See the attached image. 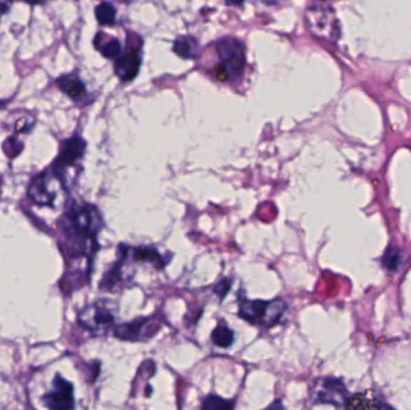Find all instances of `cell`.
Returning <instances> with one entry per match:
<instances>
[{
    "instance_id": "4fadbf2b",
    "label": "cell",
    "mask_w": 411,
    "mask_h": 410,
    "mask_svg": "<svg viewBox=\"0 0 411 410\" xmlns=\"http://www.w3.org/2000/svg\"><path fill=\"white\" fill-rule=\"evenodd\" d=\"M95 47L107 59H116L122 53V45L116 38H109L105 34H98L94 40Z\"/></svg>"
},
{
    "instance_id": "52a82bcc",
    "label": "cell",
    "mask_w": 411,
    "mask_h": 410,
    "mask_svg": "<svg viewBox=\"0 0 411 410\" xmlns=\"http://www.w3.org/2000/svg\"><path fill=\"white\" fill-rule=\"evenodd\" d=\"M43 401L50 409H72L75 407L74 385L57 374L51 387L43 395Z\"/></svg>"
},
{
    "instance_id": "5bb4252c",
    "label": "cell",
    "mask_w": 411,
    "mask_h": 410,
    "mask_svg": "<svg viewBox=\"0 0 411 410\" xmlns=\"http://www.w3.org/2000/svg\"><path fill=\"white\" fill-rule=\"evenodd\" d=\"M173 51L177 56L185 59H195L199 57V43L193 36H180L173 43Z\"/></svg>"
},
{
    "instance_id": "44dd1931",
    "label": "cell",
    "mask_w": 411,
    "mask_h": 410,
    "mask_svg": "<svg viewBox=\"0 0 411 410\" xmlns=\"http://www.w3.org/2000/svg\"><path fill=\"white\" fill-rule=\"evenodd\" d=\"M230 288H231V281L230 279H224V281H220L217 286H215V294H217L220 299H222L224 296H226L227 292L230 290Z\"/></svg>"
},
{
    "instance_id": "d6986e66",
    "label": "cell",
    "mask_w": 411,
    "mask_h": 410,
    "mask_svg": "<svg viewBox=\"0 0 411 410\" xmlns=\"http://www.w3.org/2000/svg\"><path fill=\"white\" fill-rule=\"evenodd\" d=\"M235 406L233 402L222 400L218 396H208L202 402L204 409H224V408H232Z\"/></svg>"
},
{
    "instance_id": "8fae6325",
    "label": "cell",
    "mask_w": 411,
    "mask_h": 410,
    "mask_svg": "<svg viewBox=\"0 0 411 410\" xmlns=\"http://www.w3.org/2000/svg\"><path fill=\"white\" fill-rule=\"evenodd\" d=\"M141 67V56L135 48L120 53L114 62V72L123 82L133 81Z\"/></svg>"
},
{
    "instance_id": "603a6c76",
    "label": "cell",
    "mask_w": 411,
    "mask_h": 410,
    "mask_svg": "<svg viewBox=\"0 0 411 410\" xmlns=\"http://www.w3.org/2000/svg\"><path fill=\"white\" fill-rule=\"evenodd\" d=\"M25 3H28L30 5H36V4H41L43 1H46V0H23Z\"/></svg>"
},
{
    "instance_id": "7a4b0ae2",
    "label": "cell",
    "mask_w": 411,
    "mask_h": 410,
    "mask_svg": "<svg viewBox=\"0 0 411 410\" xmlns=\"http://www.w3.org/2000/svg\"><path fill=\"white\" fill-rule=\"evenodd\" d=\"M286 310V302L280 299L271 301L241 299L238 301L240 318L264 329H270L279 324Z\"/></svg>"
},
{
    "instance_id": "ac0fdd59",
    "label": "cell",
    "mask_w": 411,
    "mask_h": 410,
    "mask_svg": "<svg viewBox=\"0 0 411 410\" xmlns=\"http://www.w3.org/2000/svg\"><path fill=\"white\" fill-rule=\"evenodd\" d=\"M402 255H401V252L396 248H390L388 249V252L385 253V257L383 259V263L385 268L390 270V271H393V270H396V268L399 266V263H401V258Z\"/></svg>"
},
{
    "instance_id": "ffe728a7",
    "label": "cell",
    "mask_w": 411,
    "mask_h": 410,
    "mask_svg": "<svg viewBox=\"0 0 411 410\" xmlns=\"http://www.w3.org/2000/svg\"><path fill=\"white\" fill-rule=\"evenodd\" d=\"M3 148H4L5 153L8 154V157L14 158L16 155H19V153H21L22 148H23V144L19 142V140L16 138H9L5 141Z\"/></svg>"
},
{
    "instance_id": "9c48e42d",
    "label": "cell",
    "mask_w": 411,
    "mask_h": 410,
    "mask_svg": "<svg viewBox=\"0 0 411 410\" xmlns=\"http://www.w3.org/2000/svg\"><path fill=\"white\" fill-rule=\"evenodd\" d=\"M345 387L339 380L335 379H319L314 382L312 389L313 402L317 403H332L339 406L344 402Z\"/></svg>"
},
{
    "instance_id": "6da1fadb",
    "label": "cell",
    "mask_w": 411,
    "mask_h": 410,
    "mask_svg": "<svg viewBox=\"0 0 411 410\" xmlns=\"http://www.w3.org/2000/svg\"><path fill=\"white\" fill-rule=\"evenodd\" d=\"M103 228L99 210L89 204L76 205L61 222L65 236V248L70 258H85L96 252V236Z\"/></svg>"
},
{
    "instance_id": "8992f818",
    "label": "cell",
    "mask_w": 411,
    "mask_h": 410,
    "mask_svg": "<svg viewBox=\"0 0 411 410\" xmlns=\"http://www.w3.org/2000/svg\"><path fill=\"white\" fill-rule=\"evenodd\" d=\"M161 327L158 316L138 318V319L118 325L114 327V336L122 341L146 342L151 339Z\"/></svg>"
},
{
    "instance_id": "d4e9b609",
    "label": "cell",
    "mask_w": 411,
    "mask_h": 410,
    "mask_svg": "<svg viewBox=\"0 0 411 410\" xmlns=\"http://www.w3.org/2000/svg\"><path fill=\"white\" fill-rule=\"evenodd\" d=\"M3 106H4V102H1V101H0V109H3Z\"/></svg>"
},
{
    "instance_id": "7402d4cb",
    "label": "cell",
    "mask_w": 411,
    "mask_h": 410,
    "mask_svg": "<svg viewBox=\"0 0 411 410\" xmlns=\"http://www.w3.org/2000/svg\"><path fill=\"white\" fill-rule=\"evenodd\" d=\"M12 0H0V19L9 11Z\"/></svg>"
},
{
    "instance_id": "30bf717a",
    "label": "cell",
    "mask_w": 411,
    "mask_h": 410,
    "mask_svg": "<svg viewBox=\"0 0 411 410\" xmlns=\"http://www.w3.org/2000/svg\"><path fill=\"white\" fill-rule=\"evenodd\" d=\"M308 23L313 32L320 38L335 39L338 33L337 19L332 10L325 8H314L308 12Z\"/></svg>"
},
{
    "instance_id": "9a60e30c",
    "label": "cell",
    "mask_w": 411,
    "mask_h": 410,
    "mask_svg": "<svg viewBox=\"0 0 411 410\" xmlns=\"http://www.w3.org/2000/svg\"><path fill=\"white\" fill-rule=\"evenodd\" d=\"M211 339L213 344H215L219 348H229L235 342V332L229 327L226 323H220L213 330Z\"/></svg>"
},
{
    "instance_id": "e0dca14e",
    "label": "cell",
    "mask_w": 411,
    "mask_h": 410,
    "mask_svg": "<svg viewBox=\"0 0 411 410\" xmlns=\"http://www.w3.org/2000/svg\"><path fill=\"white\" fill-rule=\"evenodd\" d=\"M381 404H379L377 402L370 401L369 398L363 396V395H356V396L350 398L348 403H346V408H351V409H373V408H381Z\"/></svg>"
},
{
    "instance_id": "3957f363",
    "label": "cell",
    "mask_w": 411,
    "mask_h": 410,
    "mask_svg": "<svg viewBox=\"0 0 411 410\" xmlns=\"http://www.w3.org/2000/svg\"><path fill=\"white\" fill-rule=\"evenodd\" d=\"M28 195L36 205L57 207L65 195V186L62 178L54 172H43L30 183Z\"/></svg>"
},
{
    "instance_id": "cb8c5ba5",
    "label": "cell",
    "mask_w": 411,
    "mask_h": 410,
    "mask_svg": "<svg viewBox=\"0 0 411 410\" xmlns=\"http://www.w3.org/2000/svg\"><path fill=\"white\" fill-rule=\"evenodd\" d=\"M226 1L229 4L231 5H241L243 4L244 0H226Z\"/></svg>"
},
{
    "instance_id": "5b68a950",
    "label": "cell",
    "mask_w": 411,
    "mask_h": 410,
    "mask_svg": "<svg viewBox=\"0 0 411 410\" xmlns=\"http://www.w3.org/2000/svg\"><path fill=\"white\" fill-rule=\"evenodd\" d=\"M217 52L220 58L219 65L224 67L229 80L241 76L246 67V52L243 45L237 39H222L218 41Z\"/></svg>"
},
{
    "instance_id": "7c38bea8",
    "label": "cell",
    "mask_w": 411,
    "mask_h": 410,
    "mask_svg": "<svg viewBox=\"0 0 411 410\" xmlns=\"http://www.w3.org/2000/svg\"><path fill=\"white\" fill-rule=\"evenodd\" d=\"M57 86L61 91L74 101H80L87 96L85 85L80 77L75 74L64 75L57 80Z\"/></svg>"
},
{
    "instance_id": "ba28073f",
    "label": "cell",
    "mask_w": 411,
    "mask_h": 410,
    "mask_svg": "<svg viewBox=\"0 0 411 410\" xmlns=\"http://www.w3.org/2000/svg\"><path fill=\"white\" fill-rule=\"evenodd\" d=\"M85 141L80 136H72L63 142L61 152L53 164V172L61 177L63 181L64 173L69 167L76 166V164L83 158L85 151Z\"/></svg>"
},
{
    "instance_id": "2e32d148",
    "label": "cell",
    "mask_w": 411,
    "mask_h": 410,
    "mask_svg": "<svg viewBox=\"0 0 411 410\" xmlns=\"http://www.w3.org/2000/svg\"><path fill=\"white\" fill-rule=\"evenodd\" d=\"M116 9L109 3H101L95 9V16L100 24L103 25H112L116 22Z\"/></svg>"
},
{
    "instance_id": "277c9868",
    "label": "cell",
    "mask_w": 411,
    "mask_h": 410,
    "mask_svg": "<svg viewBox=\"0 0 411 410\" xmlns=\"http://www.w3.org/2000/svg\"><path fill=\"white\" fill-rule=\"evenodd\" d=\"M78 323L82 327L94 336H104L114 329L116 315L109 301H96L87 305L78 314Z\"/></svg>"
}]
</instances>
